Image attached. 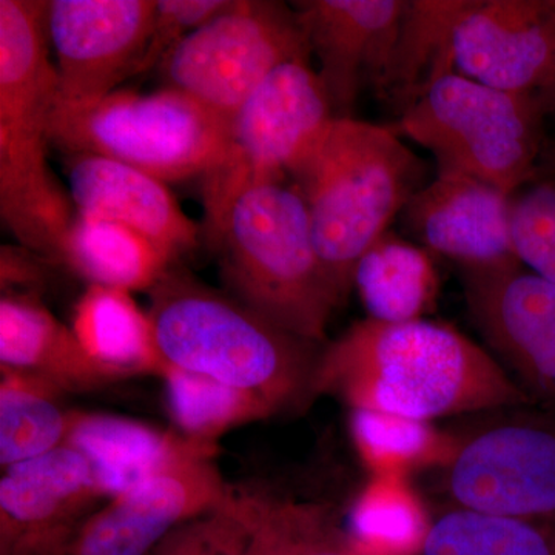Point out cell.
I'll list each match as a JSON object with an SVG mask.
<instances>
[{"mask_svg": "<svg viewBox=\"0 0 555 555\" xmlns=\"http://www.w3.org/2000/svg\"><path fill=\"white\" fill-rule=\"evenodd\" d=\"M317 396L423 422L532 404L492 353L427 320L358 321L321 350Z\"/></svg>", "mask_w": 555, "mask_h": 555, "instance_id": "cell-1", "label": "cell"}, {"mask_svg": "<svg viewBox=\"0 0 555 555\" xmlns=\"http://www.w3.org/2000/svg\"><path fill=\"white\" fill-rule=\"evenodd\" d=\"M50 56L47 2L0 0V215L20 246L61 264L76 208L49 164L60 98Z\"/></svg>", "mask_w": 555, "mask_h": 555, "instance_id": "cell-2", "label": "cell"}, {"mask_svg": "<svg viewBox=\"0 0 555 555\" xmlns=\"http://www.w3.org/2000/svg\"><path fill=\"white\" fill-rule=\"evenodd\" d=\"M149 294V317L169 366L257 393L278 412L313 397L320 345L278 327L178 264Z\"/></svg>", "mask_w": 555, "mask_h": 555, "instance_id": "cell-3", "label": "cell"}, {"mask_svg": "<svg viewBox=\"0 0 555 555\" xmlns=\"http://www.w3.org/2000/svg\"><path fill=\"white\" fill-rule=\"evenodd\" d=\"M426 173L425 160L390 127L356 118H335L292 173L308 207L318 255L343 305L353 291L358 259L426 188Z\"/></svg>", "mask_w": 555, "mask_h": 555, "instance_id": "cell-4", "label": "cell"}, {"mask_svg": "<svg viewBox=\"0 0 555 555\" xmlns=\"http://www.w3.org/2000/svg\"><path fill=\"white\" fill-rule=\"evenodd\" d=\"M206 241L232 297L298 338L326 343L328 321L343 302L318 255L308 207L295 184L247 189Z\"/></svg>", "mask_w": 555, "mask_h": 555, "instance_id": "cell-5", "label": "cell"}, {"mask_svg": "<svg viewBox=\"0 0 555 555\" xmlns=\"http://www.w3.org/2000/svg\"><path fill=\"white\" fill-rule=\"evenodd\" d=\"M545 116L537 94L491 89L452 73L390 129L429 150L437 175H465L513 196L537 177Z\"/></svg>", "mask_w": 555, "mask_h": 555, "instance_id": "cell-6", "label": "cell"}, {"mask_svg": "<svg viewBox=\"0 0 555 555\" xmlns=\"http://www.w3.org/2000/svg\"><path fill=\"white\" fill-rule=\"evenodd\" d=\"M230 119L166 89L118 91L83 105L56 104L51 142L67 155L91 153L163 182L203 178L221 158Z\"/></svg>", "mask_w": 555, "mask_h": 555, "instance_id": "cell-7", "label": "cell"}, {"mask_svg": "<svg viewBox=\"0 0 555 555\" xmlns=\"http://www.w3.org/2000/svg\"><path fill=\"white\" fill-rule=\"evenodd\" d=\"M337 118L309 61L281 65L230 118L221 158L204 175L203 238H210L230 204L255 185L286 181Z\"/></svg>", "mask_w": 555, "mask_h": 555, "instance_id": "cell-8", "label": "cell"}, {"mask_svg": "<svg viewBox=\"0 0 555 555\" xmlns=\"http://www.w3.org/2000/svg\"><path fill=\"white\" fill-rule=\"evenodd\" d=\"M297 11L272 0H232L160 64L167 87L232 118L281 65L309 61Z\"/></svg>", "mask_w": 555, "mask_h": 555, "instance_id": "cell-9", "label": "cell"}, {"mask_svg": "<svg viewBox=\"0 0 555 555\" xmlns=\"http://www.w3.org/2000/svg\"><path fill=\"white\" fill-rule=\"evenodd\" d=\"M452 506L518 518L555 517V422L517 416L462 437L443 469Z\"/></svg>", "mask_w": 555, "mask_h": 555, "instance_id": "cell-10", "label": "cell"}, {"mask_svg": "<svg viewBox=\"0 0 555 555\" xmlns=\"http://www.w3.org/2000/svg\"><path fill=\"white\" fill-rule=\"evenodd\" d=\"M156 0H51L47 33L56 56L57 104L83 105L139 75Z\"/></svg>", "mask_w": 555, "mask_h": 555, "instance_id": "cell-11", "label": "cell"}, {"mask_svg": "<svg viewBox=\"0 0 555 555\" xmlns=\"http://www.w3.org/2000/svg\"><path fill=\"white\" fill-rule=\"evenodd\" d=\"M470 320L532 403L555 409V284L524 266L462 270Z\"/></svg>", "mask_w": 555, "mask_h": 555, "instance_id": "cell-12", "label": "cell"}, {"mask_svg": "<svg viewBox=\"0 0 555 555\" xmlns=\"http://www.w3.org/2000/svg\"><path fill=\"white\" fill-rule=\"evenodd\" d=\"M107 502L93 465L64 447L3 469L0 555H69L80 529Z\"/></svg>", "mask_w": 555, "mask_h": 555, "instance_id": "cell-13", "label": "cell"}, {"mask_svg": "<svg viewBox=\"0 0 555 555\" xmlns=\"http://www.w3.org/2000/svg\"><path fill=\"white\" fill-rule=\"evenodd\" d=\"M235 494L214 460L177 463L108 499L82 526L69 555H152L171 532Z\"/></svg>", "mask_w": 555, "mask_h": 555, "instance_id": "cell-14", "label": "cell"}, {"mask_svg": "<svg viewBox=\"0 0 555 555\" xmlns=\"http://www.w3.org/2000/svg\"><path fill=\"white\" fill-rule=\"evenodd\" d=\"M409 0L294 2L337 118H352L364 87L382 93Z\"/></svg>", "mask_w": 555, "mask_h": 555, "instance_id": "cell-15", "label": "cell"}, {"mask_svg": "<svg viewBox=\"0 0 555 555\" xmlns=\"http://www.w3.org/2000/svg\"><path fill=\"white\" fill-rule=\"evenodd\" d=\"M456 75L537 94L555 69V0H473L454 35Z\"/></svg>", "mask_w": 555, "mask_h": 555, "instance_id": "cell-16", "label": "cell"}, {"mask_svg": "<svg viewBox=\"0 0 555 555\" xmlns=\"http://www.w3.org/2000/svg\"><path fill=\"white\" fill-rule=\"evenodd\" d=\"M406 228L462 270L524 266L511 232V196L465 175H437L409 201Z\"/></svg>", "mask_w": 555, "mask_h": 555, "instance_id": "cell-17", "label": "cell"}, {"mask_svg": "<svg viewBox=\"0 0 555 555\" xmlns=\"http://www.w3.org/2000/svg\"><path fill=\"white\" fill-rule=\"evenodd\" d=\"M76 214L119 222L163 248L175 261L198 247L199 228L166 182L120 160L73 153L65 163Z\"/></svg>", "mask_w": 555, "mask_h": 555, "instance_id": "cell-18", "label": "cell"}, {"mask_svg": "<svg viewBox=\"0 0 555 555\" xmlns=\"http://www.w3.org/2000/svg\"><path fill=\"white\" fill-rule=\"evenodd\" d=\"M65 444L90 460L107 500L177 463L214 460L218 452V447L196 443L177 430L75 409Z\"/></svg>", "mask_w": 555, "mask_h": 555, "instance_id": "cell-19", "label": "cell"}, {"mask_svg": "<svg viewBox=\"0 0 555 555\" xmlns=\"http://www.w3.org/2000/svg\"><path fill=\"white\" fill-rule=\"evenodd\" d=\"M0 367L38 375L67 393L91 392L116 383L86 352L73 328L33 295L0 299Z\"/></svg>", "mask_w": 555, "mask_h": 555, "instance_id": "cell-20", "label": "cell"}, {"mask_svg": "<svg viewBox=\"0 0 555 555\" xmlns=\"http://www.w3.org/2000/svg\"><path fill=\"white\" fill-rule=\"evenodd\" d=\"M69 327L86 352L116 382L137 375L160 378L169 369L147 310L139 308L130 292L87 287L73 309Z\"/></svg>", "mask_w": 555, "mask_h": 555, "instance_id": "cell-21", "label": "cell"}, {"mask_svg": "<svg viewBox=\"0 0 555 555\" xmlns=\"http://www.w3.org/2000/svg\"><path fill=\"white\" fill-rule=\"evenodd\" d=\"M89 286L152 291L177 261L119 222L76 214L62 244L61 264Z\"/></svg>", "mask_w": 555, "mask_h": 555, "instance_id": "cell-22", "label": "cell"}, {"mask_svg": "<svg viewBox=\"0 0 555 555\" xmlns=\"http://www.w3.org/2000/svg\"><path fill=\"white\" fill-rule=\"evenodd\" d=\"M470 2L409 0L389 75L378 94L398 116L434 83L455 73V28Z\"/></svg>", "mask_w": 555, "mask_h": 555, "instance_id": "cell-23", "label": "cell"}, {"mask_svg": "<svg viewBox=\"0 0 555 555\" xmlns=\"http://www.w3.org/2000/svg\"><path fill=\"white\" fill-rule=\"evenodd\" d=\"M353 288L371 320L409 323L436 308L438 276L426 250L386 232L358 259Z\"/></svg>", "mask_w": 555, "mask_h": 555, "instance_id": "cell-24", "label": "cell"}, {"mask_svg": "<svg viewBox=\"0 0 555 555\" xmlns=\"http://www.w3.org/2000/svg\"><path fill=\"white\" fill-rule=\"evenodd\" d=\"M349 433L371 477L409 478L420 470L444 469L462 441L433 422L367 409H350Z\"/></svg>", "mask_w": 555, "mask_h": 555, "instance_id": "cell-25", "label": "cell"}, {"mask_svg": "<svg viewBox=\"0 0 555 555\" xmlns=\"http://www.w3.org/2000/svg\"><path fill=\"white\" fill-rule=\"evenodd\" d=\"M430 524L409 478L371 477L353 499L343 532L357 555H420Z\"/></svg>", "mask_w": 555, "mask_h": 555, "instance_id": "cell-26", "label": "cell"}, {"mask_svg": "<svg viewBox=\"0 0 555 555\" xmlns=\"http://www.w3.org/2000/svg\"><path fill=\"white\" fill-rule=\"evenodd\" d=\"M61 387L14 369L0 367V465H20L67 441L73 409Z\"/></svg>", "mask_w": 555, "mask_h": 555, "instance_id": "cell-27", "label": "cell"}, {"mask_svg": "<svg viewBox=\"0 0 555 555\" xmlns=\"http://www.w3.org/2000/svg\"><path fill=\"white\" fill-rule=\"evenodd\" d=\"M160 379L175 430L196 443L218 447L230 430L280 414L257 393L184 369L169 366Z\"/></svg>", "mask_w": 555, "mask_h": 555, "instance_id": "cell-28", "label": "cell"}, {"mask_svg": "<svg viewBox=\"0 0 555 555\" xmlns=\"http://www.w3.org/2000/svg\"><path fill=\"white\" fill-rule=\"evenodd\" d=\"M420 555H555V517H505L451 506L433 517Z\"/></svg>", "mask_w": 555, "mask_h": 555, "instance_id": "cell-29", "label": "cell"}, {"mask_svg": "<svg viewBox=\"0 0 555 555\" xmlns=\"http://www.w3.org/2000/svg\"><path fill=\"white\" fill-rule=\"evenodd\" d=\"M272 500L240 494L171 532L152 555H241Z\"/></svg>", "mask_w": 555, "mask_h": 555, "instance_id": "cell-30", "label": "cell"}, {"mask_svg": "<svg viewBox=\"0 0 555 555\" xmlns=\"http://www.w3.org/2000/svg\"><path fill=\"white\" fill-rule=\"evenodd\" d=\"M511 232L521 264L555 284V181L535 177L511 196Z\"/></svg>", "mask_w": 555, "mask_h": 555, "instance_id": "cell-31", "label": "cell"}, {"mask_svg": "<svg viewBox=\"0 0 555 555\" xmlns=\"http://www.w3.org/2000/svg\"><path fill=\"white\" fill-rule=\"evenodd\" d=\"M328 518L326 505L270 502L241 555H302Z\"/></svg>", "mask_w": 555, "mask_h": 555, "instance_id": "cell-32", "label": "cell"}, {"mask_svg": "<svg viewBox=\"0 0 555 555\" xmlns=\"http://www.w3.org/2000/svg\"><path fill=\"white\" fill-rule=\"evenodd\" d=\"M230 3L232 0H156L152 35L139 75L160 67L179 42L229 9Z\"/></svg>", "mask_w": 555, "mask_h": 555, "instance_id": "cell-33", "label": "cell"}, {"mask_svg": "<svg viewBox=\"0 0 555 555\" xmlns=\"http://www.w3.org/2000/svg\"><path fill=\"white\" fill-rule=\"evenodd\" d=\"M46 259L25 247L2 246L0 248V283L2 295H33L43 283Z\"/></svg>", "mask_w": 555, "mask_h": 555, "instance_id": "cell-34", "label": "cell"}, {"mask_svg": "<svg viewBox=\"0 0 555 555\" xmlns=\"http://www.w3.org/2000/svg\"><path fill=\"white\" fill-rule=\"evenodd\" d=\"M302 555H357L347 545L345 532L338 531L328 518L323 528L310 540Z\"/></svg>", "mask_w": 555, "mask_h": 555, "instance_id": "cell-35", "label": "cell"}, {"mask_svg": "<svg viewBox=\"0 0 555 555\" xmlns=\"http://www.w3.org/2000/svg\"><path fill=\"white\" fill-rule=\"evenodd\" d=\"M539 96L540 104H542L543 112L545 115L555 116V69L551 82L547 83L546 89L537 93Z\"/></svg>", "mask_w": 555, "mask_h": 555, "instance_id": "cell-36", "label": "cell"}, {"mask_svg": "<svg viewBox=\"0 0 555 555\" xmlns=\"http://www.w3.org/2000/svg\"><path fill=\"white\" fill-rule=\"evenodd\" d=\"M537 177L550 178L555 181V147L551 149L546 145L542 159H540Z\"/></svg>", "mask_w": 555, "mask_h": 555, "instance_id": "cell-37", "label": "cell"}]
</instances>
